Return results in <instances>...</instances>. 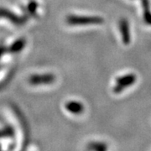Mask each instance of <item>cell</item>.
Segmentation results:
<instances>
[{"label": "cell", "instance_id": "cell-2", "mask_svg": "<svg viewBox=\"0 0 151 151\" xmlns=\"http://www.w3.org/2000/svg\"><path fill=\"white\" fill-rule=\"evenodd\" d=\"M137 80V76L135 74L129 73L126 75L121 76L119 78L116 79L115 81V86H113V92L116 94H119L128 88L129 86H132Z\"/></svg>", "mask_w": 151, "mask_h": 151}, {"label": "cell", "instance_id": "cell-6", "mask_svg": "<svg viewBox=\"0 0 151 151\" xmlns=\"http://www.w3.org/2000/svg\"><path fill=\"white\" fill-rule=\"evenodd\" d=\"M140 1L143 8L144 21L147 24L151 25V11L150 9V1L149 0H140Z\"/></svg>", "mask_w": 151, "mask_h": 151}, {"label": "cell", "instance_id": "cell-4", "mask_svg": "<svg viewBox=\"0 0 151 151\" xmlns=\"http://www.w3.org/2000/svg\"><path fill=\"white\" fill-rule=\"evenodd\" d=\"M119 27L120 34L122 36V40L124 45H129L131 41V35L129 30V23L128 19L122 18L119 22Z\"/></svg>", "mask_w": 151, "mask_h": 151}, {"label": "cell", "instance_id": "cell-7", "mask_svg": "<svg viewBox=\"0 0 151 151\" xmlns=\"http://www.w3.org/2000/svg\"><path fill=\"white\" fill-rule=\"evenodd\" d=\"M86 149L88 150H95V151H106L108 150V145L107 144L103 142H99V141H93L89 143Z\"/></svg>", "mask_w": 151, "mask_h": 151}, {"label": "cell", "instance_id": "cell-1", "mask_svg": "<svg viewBox=\"0 0 151 151\" xmlns=\"http://www.w3.org/2000/svg\"><path fill=\"white\" fill-rule=\"evenodd\" d=\"M66 23L71 26H84L92 24H102L104 19L100 16H80L71 14L65 19Z\"/></svg>", "mask_w": 151, "mask_h": 151}, {"label": "cell", "instance_id": "cell-5", "mask_svg": "<svg viewBox=\"0 0 151 151\" xmlns=\"http://www.w3.org/2000/svg\"><path fill=\"white\" fill-rule=\"evenodd\" d=\"M65 109L70 113L79 115L84 112V106L81 102L78 101H68L65 104Z\"/></svg>", "mask_w": 151, "mask_h": 151}, {"label": "cell", "instance_id": "cell-3", "mask_svg": "<svg viewBox=\"0 0 151 151\" xmlns=\"http://www.w3.org/2000/svg\"><path fill=\"white\" fill-rule=\"evenodd\" d=\"M55 81V76L52 73H45V74H35L29 76V82L33 86H40L47 85L53 83Z\"/></svg>", "mask_w": 151, "mask_h": 151}]
</instances>
